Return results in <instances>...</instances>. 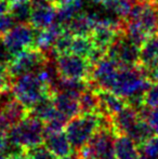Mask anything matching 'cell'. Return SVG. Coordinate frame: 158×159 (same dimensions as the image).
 <instances>
[{"label": "cell", "instance_id": "1", "mask_svg": "<svg viewBox=\"0 0 158 159\" xmlns=\"http://www.w3.org/2000/svg\"><path fill=\"white\" fill-rule=\"evenodd\" d=\"M104 116V115H103ZM118 133L112 122V117H103L102 126L88 143L77 152L80 159H116L115 143Z\"/></svg>", "mask_w": 158, "mask_h": 159}, {"label": "cell", "instance_id": "2", "mask_svg": "<svg viewBox=\"0 0 158 159\" xmlns=\"http://www.w3.org/2000/svg\"><path fill=\"white\" fill-rule=\"evenodd\" d=\"M11 91L28 111L43 98L54 93L52 87L41 77L39 71L28 73L13 79Z\"/></svg>", "mask_w": 158, "mask_h": 159}, {"label": "cell", "instance_id": "3", "mask_svg": "<svg viewBox=\"0 0 158 159\" xmlns=\"http://www.w3.org/2000/svg\"><path fill=\"white\" fill-rule=\"evenodd\" d=\"M7 140L27 151L43 144L46 126L41 119L33 115L26 116L6 132Z\"/></svg>", "mask_w": 158, "mask_h": 159}, {"label": "cell", "instance_id": "4", "mask_svg": "<svg viewBox=\"0 0 158 159\" xmlns=\"http://www.w3.org/2000/svg\"><path fill=\"white\" fill-rule=\"evenodd\" d=\"M102 121L103 115L99 113H81L68 120L64 131L76 153L94 135Z\"/></svg>", "mask_w": 158, "mask_h": 159}, {"label": "cell", "instance_id": "5", "mask_svg": "<svg viewBox=\"0 0 158 159\" xmlns=\"http://www.w3.org/2000/svg\"><path fill=\"white\" fill-rule=\"evenodd\" d=\"M49 57L38 47L26 49L15 54L7 65V70L12 79L28 73H36L47 65Z\"/></svg>", "mask_w": 158, "mask_h": 159}, {"label": "cell", "instance_id": "6", "mask_svg": "<svg viewBox=\"0 0 158 159\" xmlns=\"http://www.w3.org/2000/svg\"><path fill=\"white\" fill-rule=\"evenodd\" d=\"M124 22L135 24L147 37L158 35V4L152 0L135 2Z\"/></svg>", "mask_w": 158, "mask_h": 159}, {"label": "cell", "instance_id": "7", "mask_svg": "<svg viewBox=\"0 0 158 159\" xmlns=\"http://www.w3.org/2000/svg\"><path fill=\"white\" fill-rule=\"evenodd\" d=\"M57 73L64 79L90 80L93 64L87 57L74 53H63L55 59Z\"/></svg>", "mask_w": 158, "mask_h": 159}, {"label": "cell", "instance_id": "8", "mask_svg": "<svg viewBox=\"0 0 158 159\" xmlns=\"http://www.w3.org/2000/svg\"><path fill=\"white\" fill-rule=\"evenodd\" d=\"M37 35L38 30L29 23H17L8 33L2 35L0 40L14 57L21 51L37 47Z\"/></svg>", "mask_w": 158, "mask_h": 159}, {"label": "cell", "instance_id": "9", "mask_svg": "<svg viewBox=\"0 0 158 159\" xmlns=\"http://www.w3.org/2000/svg\"><path fill=\"white\" fill-rule=\"evenodd\" d=\"M106 55L111 59L116 60L122 65L134 66L139 65L140 48L127 38L124 30L107 49Z\"/></svg>", "mask_w": 158, "mask_h": 159}, {"label": "cell", "instance_id": "10", "mask_svg": "<svg viewBox=\"0 0 158 159\" xmlns=\"http://www.w3.org/2000/svg\"><path fill=\"white\" fill-rule=\"evenodd\" d=\"M119 62L105 55L100 61L93 64L92 73L89 80V84L93 89H106L110 90L120 67Z\"/></svg>", "mask_w": 158, "mask_h": 159}, {"label": "cell", "instance_id": "11", "mask_svg": "<svg viewBox=\"0 0 158 159\" xmlns=\"http://www.w3.org/2000/svg\"><path fill=\"white\" fill-rule=\"evenodd\" d=\"M33 10L29 24L36 30H41L49 27L55 22L57 8L44 0H32Z\"/></svg>", "mask_w": 158, "mask_h": 159}, {"label": "cell", "instance_id": "12", "mask_svg": "<svg viewBox=\"0 0 158 159\" xmlns=\"http://www.w3.org/2000/svg\"><path fill=\"white\" fill-rule=\"evenodd\" d=\"M79 96L80 95L75 93L56 90L53 93V101L57 111L68 119L81 114Z\"/></svg>", "mask_w": 158, "mask_h": 159}, {"label": "cell", "instance_id": "13", "mask_svg": "<svg viewBox=\"0 0 158 159\" xmlns=\"http://www.w3.org/2000/svg\"><path fill=\"white\" fill-rule=\"evenodd\" d=\"M94 90L99 98L100 114L106 117H112L116 115L128 105L124 98L115 94L111 90H106V89H94Z\"/></svg>", "mask_w": 158, "mask_h": 159}, {"label": "cell", "instance_id": "14", "mask_svg": "<svg viewBox=\"0 0 158 159\" xmlns=\"http://www.w3.org/2000/svg\"><path fill=\"white\" fill-rule=\"evenodd\" d=\"M43 145L59 158L72 155L73 151H74L65 131L46 133Z\"/></svg>", "mask_w": 158, "mask_h": 159}, {"label": "cell", "instance_id": "15", "mask_svg": "<svg viewBox=\"0 0 158 159\" xmlns=\"http://www.w3.org/2000/svg\"><path fill=\"white\" fill-rule=\"evenodd\" d=\"M140 114L135 107L127 105L119 113L112 116V122L118 134H128L134 125L140 120Z\"/></svg>", "mask_w": 158, "mask_h": 159}, {"label": "cell", "instance_id": "16", "mask_svg": "<svg viewBox=\"0 0 158 159\" xmlns=\"http://www.w3.org/2000/svg\"><path fill=\"white\" fill-rule=\"evenodd\" d=\"M0 113L2 114V116L10 127L14 126L15 124L20 122L26 116L29 115V111L19 100H16L13 94L1 106Z\"/></svg>", "mask_w": 158, "mask_h": 159}, {"label": "cell", "instance_id": "17", "mask_svg": "<svg viewBox=\"0 0 158 159\" xmlns=\"http://www.w3.org/2000/svg\"><path fill=\"white\" fill-rule=\"evenodd\" d=\"M158 63V35L150 36L140 48L139 65L144 69L152 68Z\"/></svg>", "mask_w": 158, "mask_h": 159}, {"label": "cell", "instance_id": "18", "mask_svg": "<svg viewBox=\"0 0 158 159\" xmlns=\"http://www.w3.org/2000/svg\"><path fill=\"white\" fill-rule=\"evenodd\" d=\"M65 30H67L73 36H90L93 30V24L89 17L88 12L84 10L73 17L66 25Z\"/></svg>", "mask_w": 158, "mask_h": 159}, {"label": "cell", "instance_id": "19", "mask_svg": "<svg viewBox=\"0 0 158 159\" xmlns=\"http://www.w3.org/2000/svg\"><path fill=\"white\" fill-rule=\"evenodd\" d=\"M29 114L41 119L43 122L49 121L53 117H55L59 114V111L55 107L53 95H48L42 98L41 101H39L29 111Z\"/></svg>", "mask_w": 158, "mask_h": 159}, {"label": "cell", "instance_id": "20", "mask_svg": "<svg viewBox=\"0 0 158 159\" xmlns=\"http://www.w3.org/2000/svg\"><path fill=\"white\" fill-rule=\"evenodd\" d=\"M84 0H75L72 3L65 4V6L57 7L56 11V19L55 21L66 27L70 21L75 17L77 14L84 11Z\"/></svg>", "mask_w": 158, "mask_h": 159}, {"label": "cell", "instance_id": "21", "mask_svg": "<svg viewBox=\"0 0 158 159\" xmlns=\"http://www.w3.org/2000/svg\"><path fill=\"white\" fill-rule=\"evenodd\" d=\"M156 133H158V132L146 120L140 118V120L134 125V127L130 130V132L127 135L137 143V145H140L150 138H152L153 135H155Z\"/></svg>", "mask_w": 158, "mask_h": 159}, {"label": "cell", "instance_id": "22", "mask_svg": "<svg viewBox=\"0 0 158 159\" xmlns=\"http://www.w3.org/2000/svg\"><path fill=\"white\" fill-rule=\"evenodd\" d=\"M32 10V0H20L9 4V12L12 14L16 23H29Z\"/></svg>", "mask_w": 158, "mask_h": 159}, {"label": "cell", "instance_id": "23", "mask_svg": "<svg viewBox=\"0 0 158 159\" xmlns=\"http://www.w3.org/2000/svg\"><path fill=\"white\" fill-rule=\"evenodd\" d=\"M94 48V43L90 36H74L70 53H74L89 59Z\"/></svg>", "mask_w": 158, "mask_h": 159}, {"label": "cell", "instance_id": "24", "mask_svg": "<svg viewBox=\"0 0 158 159\" xmlns=\"http://www.w3.org/2000/svg\"><path fill=\"white\" fill-rule=\"evenodd\" d=\"M80 109L81 113H99L100 103L95 90L91 87L84 91L79 96Z\"/></svg>", "mask_w": 158, "mask_h": 159}, {"label": "cell", "instance_id": "25", "mask_svg": "<svg viewBox=\"0 0 158 159\" xmlns=\"http://www.w3.org/2000/svg\"><path fill=\"white\" fill-rule=\"evenodd\" d=\"M142 159H158V133L138 145Z\"/></svg>", "mask_w": 158, "mask_h": 159}, {"label": "cell", "instance_id": "26", "mask_svg": "<svg viewBox=\"0 0 158 159\" xmlns=\"http://www.w3.org/2000/svg\"><path fill=\"white\" fill-rule=\"evenodd\" d=\"M143 106L148 108L158 107V82H153L143 96Z\"/></svg>", "mask_w": 158, "mask_h": 159}, {"label": "cell", "instance_id": "27", "mask_svg": "<svg viewBox=\"0 0 158 159\" xmlns=\"http://www.w3.org/2000/svg\"><path fill=\"white\" fill-rule=\"evenodd\" d=\"M26 152H27L28 155L30 156L32 159H59L56 155H54L43 144L36 147H33V148H29Z\"/></svg>", "mask_w": 158, "mask_h": 159}, {"label": "cell", "instance_id": "28", "mask_svg": "<svg viewBox=\"0 0 158 159\" xmlns=\"http://www.w3.org/2000/svg\"><path fill=\"white\" fill-rule=\"evenodd\" d=\"M16 21L12 16L10 12H6L2 15H0V37L2 35H4L6 33H8L11 28H13L16 25Z\"/></svg>", "mask_w": 158, "mask_h": 159}, {"label": "cell", "instance_id": "29", "mask_svg": "<svg viewBox=\"0 0 158 159\" xmlns=\"http://www.w3.org/2000/svg\"><path fill=\"white\" fill-rule=\"evenodd\" d=\"M12 81L13 79L9 75L8 70H7V66L0 65V95L6 91L10 90L11 86H12Z\"/></svg>", "mask_w": 158, "mask_h": 159}, {"label": "cell", "instance_id": "30", "mask_svg": "<svg viewBox=\"0 0 158 159\" xmlns=\"http://www.w3.org/2000/svg\"><path fill=\"white\" fill-rule=\"evenodd\" d=\"M12 59H13V55L11 54L10 51L7 49V47L0 40V65L7 66Z\"/></svg>", "mask_w": 158, "mask_h": 159}, {"label": "cell", "instance_id": "31", "mask_svg": "<svg viewBox=\"0 0 158 159\" xmlns=\"http://www.w3.org/2000/svg\"><path fill=\"white\" fill-rule=\"evenodd\" d=\"M7 159H32V158L28 155L27 152L23 151V152H21V153H16V154H13V155L8 156Z\"/></svg>", "mask_w": 158, "mask_h": 159}, {"label": "cell", "instance_id": "32", "mask_svg": "<svg viewBox=\"0 0 158 159\" xmlns=\"http://www.w3.org/2000/svg\"><path fill=\"white\" fill-rule=\"evenodd\" d=\"M9 129H10V126H9L8 122L6 121V119H4V117L2 116V114L0 113V132L6 133Z\"/></svg>", "mask_w": 158, "mask_h": 159}, {"label": "cell", "instance_id": "33", "mask_svg": "<svg viewBox=\"0 0 158 159\" xmlns=\"http://www.w3.org/2000/svg\"><path fill=\"white\" fill-rule=\"evenodd\" d=\"M9 11V2L7 0H0V15Z\"/></svg>", "mask_w": 158, "mask_h": 159}, {"label": "cell", "instance_id": "34", "mask_svg": "<svg viewBox=\"0 0 158 159\" xmlns=\"http://www.w3.org/2000/svg\"><path fill=\"white\" fill-rule=\"evenodd\" d=\"M6 144H7L6 133H3V132H0V152L3 151V148L6 147Z\"/></svg>", "mask_w": 158, "mask_h": 159}, {"label": "cell", "instance_id": "35", "mask_svg": "<svg viewBox=\"0 0 158 159\" xmlns=\"http://www.w3.org/2000/svg\"><path fill=\"white\" fill-rule=\"evenodd\" d=\"M75 0H57L56 1V8L57 7H62V6H65V4H68V3H72L74 2Z\"/></svg>", "mask_w": 158, "mask_h": 159}, {"label": "cell", "instance_id": "36", "mask_svg": "<svg viewBox=\"0 0 158 159\" xmlns=\"http://www.w3.org/2000/svg\"><path fill=\"white\" fill-rule=\"evenodd\" d=\"M61 159H80L79 158V156H78V154H72V155H70V156H66V157H63V158H61Z\"/></svg>", "mask_w": 158, "mask_h": 159}, {"label": "cell", "instance_id": "37", "mask_svg": "<svg viewBox=\"0 0 158 159\" xmlns=\"http://www.w3.org/2000/svg\"><path fill=\"white\" fill-rule=\"evenodd\" d=\"M87 1H88L89 3H91V4H101L104 0H87Z\"/></svg>", "mask_w": 158, "mask_h": 159}, {"label": "cell", "instance_id": "38", "mask_svg": "<svg viewBox=\"0 0 158 159\" xmlns=\"http://www.w3.org/2000/svg\"><path fill=\"white\" fill-rule=\"evenodd\" d=\"M44 1L49 2V3H52V4H54V6L56 7V1H57V0H44Z\"/></svg>", "mask_w": 158, "mask_h": 159}, {"label": "cell", "instance_id": "39", "mask_svg": "<svg viewBox=\"0 0 158 159\" xmlns=\"http://www.w3.org/2000/svg\"><path fill=\"white\" fill-rule=\"evenodd\" d=\"M121 1H127V2H130V3H135L138 1H141V0H121Z\"/></svg>", "mask_w": 158, "mask_h": 159}, {"label": "cell", "instance_id": "40", "mask_svg": "<svg viewBox=\"0 0 158 159\" xmlns=\"http://www.w3.org/2000/svg\"><path fill=\"white\" fill-rule=\"evenodd\" d=\"M0 159H7V156L3 153H1V152H0Z\"/></svg>", "mask_w": 158, "mask_h": 159}, {"label": "cell", "instance_id": "41", "mask_svg": "<svg viewBox=\"0 0 158 159\" xmlns=\"http://www.w3.org/2000/svg\"><path fill=\"white\" fill-rule=\"evenodd\" d=\"M153 2H154V3H156V4H158V0H152Z\"/></svg>", "mask_w": 158, "mask_h": 159}]
</instances>
